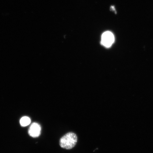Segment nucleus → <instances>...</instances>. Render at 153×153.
<instances>
[{
  "label": "nucleus",
  "mask_w": 153,
  "mask_h": 153,
  "mask_svg": "<svg viewBox=\"0 0 153 153\" xmlns=\"http://www.w3.org/2000/svg\"><path fill=\"white\" fill-rule=\"evenodd\" d=\"M77 142V137L76 134L73 132H68L60 138L59 144L61 148L69 150L76 146Z\"/></svg>",
  "instance_id": "nucleus-1"
},
{
  "label": "nucleus",
  "mask_w": 153,
  "mask_h": 153,
  "mask_svg": "<svg viewBox=\"0 0 153 153\" xmlns=\"http://www.w3.org/2000/svg\"><path fill=\"white\" fill-rule=\"evenodd\" d=\"M20 123L22 126H27L31 123V119L28 117H24L20 120Z\"/></svg>",
  "instance_id": "nucleus-4"
},
{
  "label": "nucleus",
  "mask_w": 153,
  "mask_h": 153,
  "mask_svg": "<svg viewBox=\"0 0 153 153\" xmlns=\"http://www.w3.org/2000/svg\"><path fill=\"white\" fill-rule=\"evenodd\" d=\"M28 133L33 137H38L41 135V127L38 123H34L31 125L28 130Z\"/></svg>",
  "instance_id": "nucleus-3"
},
{
  "label": "nucleus",
  "mask_w": 153,
  "mask_h": 153,
  "mask_svg": "<svg viewBox=\"0 0 153 153\" xmlns=\"http://www.w3.org/2000/svg\"><path fill=\"white\" fill-rule=\"evenodd\" d=\"M114 41V37L111 32L107 31L102 36V45L106 47H110Z\"/></svg>",
  "instance_id": "nucleus-2"
}]
</instances>
